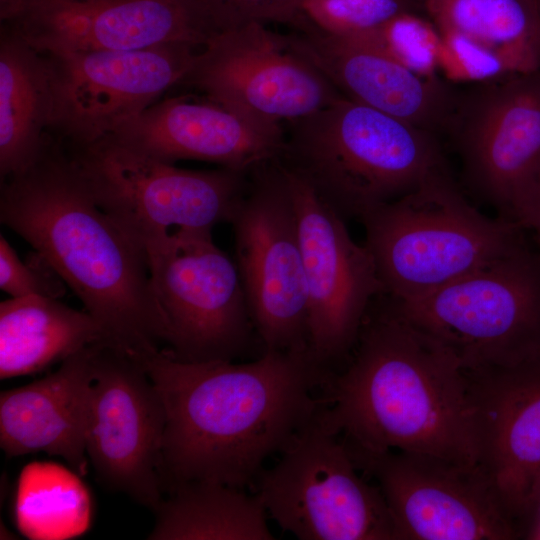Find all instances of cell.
Here are the masks:
<instances>
[{"mask_svg":"<svg viewBox=\"0 0 540 540\" xmlns=\"http://www.w3.org/2000/svg\"><path fill=\"white\" fill-rule=\"evenodd\" d=\"M439 32L438 67L447 79L478 84L513 75L506 63L487 47L456 32Z\"/></svg>","mask_w":540,"mask_h":540,"instance_id":"obj_28","label":"cell"},{"mask_svg":"<svg viewBox=\"0 0 540 540\" xmlns=\"http://www.w3.org/2000/svg\"><path fill=\"white\" fill-rule=\"evenodd\" d=\"M99 344L43 378L0 393V446L6 456L44 452L63 458L79 476L86 474L88 401Z\"/></svg>","mask_w":540,"mask_h":540,"instance_id":"obj_21","label":"cell"},{"mask_svg":"<svg viewBox=\"0 0 540 540\" xmlns=\"http://www.w3.org/2000/svg\"><path fill=\"white\" fill-rule=\"evenodd\" d=\"M201 49L169 44L128 51L42 53L51 79L49 134L67 146L112 135L181 84Z\"/></svg>","mask_w":540,"mask_h":540,"instance_id":"obj_13","label":"cell"},{"mask_svg":"<svg viewBox=\"0 0 540 540\" xmlns=\"http://www.w3.org/2000/svg\"><path fill=\"white\" fill-rule=\"evenodd\" d=\"M162 398L143 363L114 346L94 356L86 452L97 478L153 511L163 499Z\"/></svg>","mask_w":540,"mask_h":540,"instance_id":"obj_15","label":"cell"},{"mask_svg":"<svg viewBox=\"0 0 540 540\" xmlns=\"http://www.w3.org/2000/svg\"><path fill=\"white\" fill-rule=\"evenodd\" d=\"M287 124L279 161L344 219L447 170L432 132L344 96Z\"/></svg>","mask_w":540,"mask_h":540,"instance_id":"obj_4","label":"cell"},{"mask_svg":"<svg viewBox=\"0 0 540 540\" xmlns=\"http://www.w3.org/2000/svg\"><path fill=\"white\" fill-rule=\"evenodd\" d=\"M144 251L168 323L164 349L187 362L232 361L244 352L254 325L236 264L212 231L177 230Z\"/></svg>","mask_w":540,"mask_h":540,"instance_id":"obj_10","label":"cell"},{"mask_svg":"<svg viewBox=\"0 0 540 540\" xmlns=\"http://www.w3.org/2000/svg\"><path fill=\"white\" fill-rule=\"evenodd\" d=\"M181 84L254 120L283 125L343 95L290 44L287 35L251 22L216 32Z\"/></svg>","mask_w":540,"mask_h":540,"instance_id":"obj_14","label":"cell"},{"mask_svg":"<svg viewBox=\"0 0 540 540\" xmlns=\"http://www.w3.org/2000/svg\"><path fill=\"white\" fill-rule=\"evenodd\" d=\"M348 36L418 74L437 77L441 36L433 22L403 11L374 29Z\"/></svg>","mask_w":540,"mask_h":540,"instance_id":"obj_26","label":"cell"},{"mask_svg":"<svg viewBox=\"0 0 540 540\" xmlns=\"http://www.w3.org/2000/svg\"><path fill=\"white\" fill-rule=\"evenodd\" d=\"M378 483L395 540H510L516 525L479 464L405 451L351 454Z\"/></svg>","mask_w":540,"mask_h":540,"instance_id":"obj_12","label":"cell"},{"mask_svg":"<svg viewBox=\"0 0 540 540\" xmlns=\"http://www.w3.org/2000/svg\"><path fill=\"white\" fill-rule=\"evenodd\" d=\"M0 221L57 273L111 346L141 362L167 345L169 329L144 249L95 202L64 144L1 181Z\"/></svg>","mask_w":540,"mask_h":540,"instance_id":"obj_3","label":"cell"},{"mask_svg":"<svg viewBox=\"0 0 540 540\" xmlns=\"http://www.w3.org/2000/svg\"><path fill=\"white\" fill-rule=\"evenodd\" d=\"M360 220L383 294L399 302L427 296L527 243L518 223L473 207L448 170Z\"/></svg>","mask_w":540,"mask_h":540,"instance_id":"obj_5","label":"cell"},{"mask_svg":"<svg viewBox=\"0 0 540 540\" xmlns=\"http://www.w3.org/2000/svg\"><path fill=\"white\" fill-rule=\"evenodd\" d=\"M517 527L519 537L526 536L529 539H540V478L530 494Z\"/></svg>","mask_w":540,"mask_h":540,"instance_id":"obj_31","label":"cell"},{"mask_svg":"<svg viewBox=\"0 0 540 540\" xmlns=\"http://www.w3.org/2000/svg\"><path fill=\"white\" fill-rule=\"evenodd\" d=\"M518 223L525 230L534 232L538 249L540 250V175L519 215Z\"/></svg>","mask_w":540,"mask_h":540,"instance_id":"obj_32","label":"cell"},{"mask_svg":"<svg viewBox=\"0 0 540 540\" xmlns=\"http://www.w3.org/2000/svg\"><path fill=\"white\" fill-rule=\"evenodd\" d=\"M478 84L457 98L446 130L468 186L518 223L540 175V70Z\"/></svg>","mask_w":540,"mask_h":540,"instance_id":"obj_11","label":"cell"},{"mask_svg":"<svg viewBox=\"0 0 540 540\" xmlns=\"http://www.w3.org/2000/svg\"><path fill=\"white\" fill-rule=\"evenodd\" d=\"M22 0H0V18L4 22L19 8Z\"/></svg>","mask_w":540,"mask_h":540,"instance_id":"obj_33","label":"cell"},{"mask_svg":"<svg viewBox=\"0 0 540 540\" xmlns=\"http://www.w3.org/2000/svg\"><path fill=\"white\" fill-rule=\"evenodd\" d=\"M154 510L150 540H273L256 494L217 482L190 481L166 490Z\"/></svg>","mask_w":540,"mask_h":540,"instance_id":"obj_24","label":"cell"},{"mask_svg":"<svg viewBox=\"0 0 540 540\" xmlns=\"http://www.w3.org/2000/svg\"><path fill=\"white\" fill-rule=\"evenodd\" d=\"M99 343L110 345L95 318L58 298L31 295L0 303V379L41 372Z\"/></svg>","mask_w":540,"mask_h":540,"instance_id":"obj_22","label":"cell"},{"mask_svg":"<svg viewBox=\"0 0 540 540\" xmlns=\"http://www.w3.org/2000/svg\"><path fill=\"white\" fill-rule=\"evenodd\" d=\"M23 1V0H22ZM68 1H87V0H68ZM22 3V2H21ZM21 5V4H20Z\"/></svg>","mask_w":540,"mask_h":540,"instance_id":"obj_35","label":"cell"},{"mask_svg":"<svg viewBox=\"0 0 540 540\" xmlns=\"http://www.w3.org/2000/svg\"><path fill=\"white\" fill-rule=\"evenodd\" d=\"M165 408L164 491L190 481L242 488L317 414L326 369L308 350H265L257 360L187 362L165 349L142 362Z\"/></svg>","mask_w":540,"mask_h":540,"instance_id":"obj_1","label":"cell"},{"mask_svg":"<svg viewBox=\"0 0 540 540\" xmlns=\"http://www.w3.org/2000/svg\"><path fill=\"white\" fill-rule=\"evenodd\" d=\"M217 31L247 23H292L302 21L304 0H198Z\"/></svg>","mask_w":540,"mask_h":540,"instance_id":"obj_30","label":"cell"},{"mask_svg":"<svg viewBox=\"0 0 540 540\" xmlns=\"http://www.w3.org/2000/svg\"><path fill=\"white\" fill-rule=\"evenodd\" d=\"M283 167L294 199L306 278L308 353L317 365L330 370L351 353L369 308L383 289L370 251L352 239L345 219Z\"/></svg>","mask_w":540,"mask_h":540,"instance_id":"obj_16","label":"cell"},{"mask_svg":"<svg viewBox=\"0 0 540 540\" xmlns=\"http://www.w3.org/2000/svg\"><path fill=\"white\" fill-rule=\"evenodd\" d=\"M394 301L466 371L540 355V250L528 243L427 296Z\"/></svg>","mask_w":540,"mask_h":540,"instance_id":"obj_7","label":"cell"},{"mask_svg":"<svg viewBox=\"0 0 540 540\" xmlns=\"http://www.w3.org/2000/svg\"><path fill=\"white\" fill-rule=\"evenodd\" d=\"M320 415L354 455L405 451L478 464L468 379L457 357L385 294L373 301Z\"/></svg>","mask_w":540,"mask_h":540,"instance_id":"obj_2","label":"cell"},{"mask_svg":"<svg viewBox=\"0 0 540 540\" xmlns=\"http://www.w3.org/2000/svg\"><path fill=\"white\" fill-rule=\"evenodd\" d=\"M0 288L12 298L31 295L59 298L64 282L38 253L26 262L3 235H0Z\"/></svg>","mask_w":540,"mask_h":540,"instance_id":"obj_29","label":"cell"},{"mask_svg":"<svg viewBox=\"0 0 540 540\" xmlns=\"http://www.w3.org/2000/svg\"><path fill=\"white\" fill-rule=\"evenodd\" d=\"M97 205L143 249L177 230L231 222L248 173L176 167L104 137L64 145Z\"/></svg>","mask_w":540,"mask_h":540,"instance_id":"obj_6","label":"cell"},{"mask_svg":"<svg viewBox=\"0 0 540 540\" xmlns=\"http://www.w3.org/2000/svg\"><path fill=\"white\" fill-rule=\"evenodd\" d=\"M287 35L292 47L344 97L419 128L447 129L457 98L438 77L418 74L376 48L308 22Z\"/></svg>","mask_w":540,"mask_h":540,"instance_id":"obj_20","label":"cell"},{"mask_svg":"<svg viewBox=\"0 0 540 540\" xmlns=\"http://www.w3.org/2000/svg\"><path fill=\"white\" fill-rule=\"evenodd\" d=\"M109 136L167 163L198 160L241 172L279 159L285 143L282 125L188 96L155 102Z\"/></svg>","mask_w":540,"mask_h":540,"instance_id":"obj_19","label":"cell"},{"mask_svg":"<svg viewBox=\"0 0 540 540\" xmlns=\"http://www.w3.org/2000/svg\"><path fill=\"white\" fill-rule=\"evenodd\" d=\"M320 410L277 463L260 472L255 494L279 527L300 540H395L379 487L359 475L344 439Z\"/></svg>","mask_w":540,"mask_h":540,"instance_id":"obj_8","label":"cell"},{"mask_svg":"<svg viewBox=\"0 0 540 540\" xmlns=\"http://www.w3.org/2000/svg\"><path fill=\"white\" fill-rule=\"evenodd\" d=\"M533 1L535 3L536 10H537L538 17H539V22H540V0H533Z\"/></svg>","mask_w":540,"mask_h":540,"instance_id":"obj_34","label":"cell"},{"mask_svg":"<svg viewBox=\"0 0 540 540\" xmlns=\"http://www.w3.org/2000/svg\"><path fill=\"white\" fill-rule=\"evenodd\" d=\"M3 23L43 54L203 48L218 32L198 0H23Z\"/></svg>","mask_w":540,"mask_h":540,"instance_id":"obj_17","label":"cell"},{"mask_svg":"<svg viewBox=\"0 0 540 540\" xmlns=\"http://www.w3.org/2000/svg\"><path fill=\"white\" fill-rule=\"evenodd\" d=\"M52 114L46 58L6 25L0 33V177L28 167L49 138Z\"/></svg>","mask_w":540,"mask_h":540,"instance_id":"obj_23","label":"cell"},{"mask_svg":"<svg viewBox=\"0 0 540 540\" xmlns=\"http://www.w3.org/2000/svg\"><path fill=\"white\" fill-rule=\"evenodd\" d=\"M305 1H307V0H304L303 3H304ZM302 6H303V5H302Z\"/></svg>","mask_w":540,"mask_h":540,"instance_id":"obj_36","label":"cell"},{"mask_svg":"<svg viewBox=\"0 0 540 540\" xmlns=\"http://www.w3.org/2000/svg\"><path fill=\"white\" fill-rule=\"evenodd\" d=\"M403 11V0H307L302 6L304 21L335 35L374 29Z\"/></svg>","mask_w":540,"mask_h":540,"instance_id":"obj_27","label":"cell"},{"mask_svg":"<svg viewBox=\"0 0 540 540\" xmlns=\"http://www.w3.org/2000/svg\"><path fill=\"white\" fill-rule=\"evenodd\" d=\"M230 224L234 262L265 350H308L307 286L296 210L279 159L249 171Z\"/></svg>","mask_w":540,"mask_h":540,"instance_id":"obj_9","label":"cell"},{"mask_svg":"<svg viewBox=\"0 0 540 540\" xmlns=\"http://www.w3.org/2000/svg\"><path fill=\"white\" fill-rule=\"evenodd\" d=\"M465 372L478 464L517 528L540 478V355L515 365Z\"/></svg>","mask_w":540,"mask_h":540,"instance_id":"obj_18","label":"cell"},{"mask_svg":"<svg viewBox=\"0 0 540 540\" xmlns=\"http://www.w3.org/2000/svg\"><path fill=\"white\" fill-rule=\"evenodd\" d=\"M438 30L496 53L512 74L540 70V22L533 0H423Z\"/></svg>","mask_w":540,"mask_h":540,"instance_id":"obj_25","label":"cell"}]
</instances>
